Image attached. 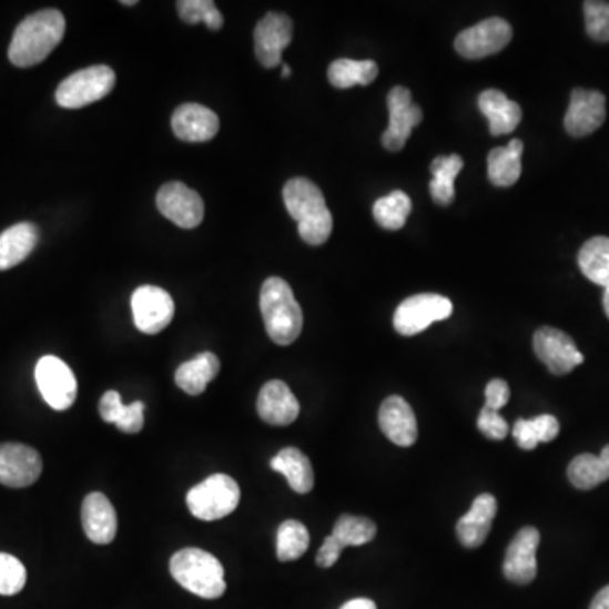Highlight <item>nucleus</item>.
<instances>
[{"instance_id": "f257e3e1", "label": "nucleus", "mask_w": 609, "mask_h": 609, "mask_svg": "<svg viewBox=\"0 0 609 609\" xmlns=\"http://www.w3.org/2000/svg\"><path fill=\"white\" fill-rule=\"evenodd\" d=\"M64 16L57 9H44L26 18L12 37L9 60L19 68L34 67L47 60L63 40Z\"/></svg>"}, {"instance_id": "f03ea898", "label": "nucleus", "mask_w": 609, "mask_h": 609, "mask_svg": "<svg viewBox=\"0 0 609 609\" xmlns=\"http://www.w3.org/2000/svg\"><path fill=\"white\" fill-rule=\"evenodd\" d=\"M283 200L290 215L298 224L302 240L311 246H321L331 237L334 219L325 203L324 193L307 179H293L283 189Z\"/></svg>"}, {"instance_id": "7ed1b4c3", "label": "nucleus", "mask_w": 609, "mask_h": 609, "mask_svg": "<svg viewBox=\"0 0 609 609\" xmlns=\"http://www.w3.org/2000/svg\"><path fill=\"white\" fill-rule=\"evenodd\" d=\"M261 314L267 335L278 346H290L302 334L303 314L285 280L271 276L261 288Z\"/></svg>"}, {"instance_id": "20e7f679", "label": "nucleus", "mask_w": 609, "mask_h": 609, "mask_svg": "<svg viewBox=\"0 0 609 609\" xmlns=\"http://www.w3.org/2000/svg\"><path fill=\"white\" fill-rule=\"evenodd\" d=\"M170 572L182 588L200 598L217 599L225 592L224 567L205 550H179L170 560Z\"/></svg>"}, {"instance_id": "39448f33", "label": "nucleus", "mask_w": 609, "mask_h": 609, "mask_svg": "<svg viewBox=\"0 0 609 609\" xmlns=\"http://www.w3.org/2000/svg\"><path fill=\"white\" fill-rule=\"evenodd\" d=\"M240 501V485L227 474H214L193 486L186 495L189 510L202 521L222 520L237 508Z\"/></svg>"}, {"instance_id": "423d86ee", "label": "nucleus", "mask_w": 609, "mask_h": 609, "mask_svg": "<svg viewBox=\"0 0 609 609\" xmlns=\"http://www.w3.org/2000/svg\"><path fill=\"white\" fill-rule=\"evenodd\" d=\"M114 85V70L108 64H95L64 79L54 97L60 108L82 109L108 97Z\"/></svg>"}, {"instance_id": "0eeeda50", "label": "nucleus", "mask_w": 609, "mask_h": 609, "mask_svg": "<svg viewBox=\"0 0 609 609\" xmlns=\"http://www.w3.org/2000/svg\"><path fill=\"white\" fill-rule=\"evenodd\" d=\"M453 302L447 296L420 293L399 303L393 325L398 334L412 337L430 327L434 322L446 321L453 315Z\"/></svg>"}, {"instance_id": "6e6552de", "label": "nucleus", "mask_w": 609, "mask_h": 609, "mask_svg": "<svg viewBox=\"0 0 609 609\" xmlns=\"http://www.w3.org/2000/svg\"><path fill=\"white\" fill-rule=\"evenodd\" d=\"M514 40V28L501 18H489L464 29L456 38V51L466 60H481L505 50Z\"/></svg>"}, {"instance_id": "1a4fd4ad", "label": "nucleus", "mask_w": 609, "mask_h": 609, "mask_svg": "<svg viewBox=\"0 0 609 609\" xmlns=\"http://www.w3.org/2000/svg\"><path fill=\"white\" fill-rule=\"evenodd\" d=\"M34 376H37L38 388H40L44 402L53 410H68L75 403L77 389H79L75 375L60 357H41L38 361Z\"/></svg>"}, {"instance_id": "9d476101", "label": "nucleus", "mask_w": 609, "mask_h": 609, "mask_svg": "<svg viewBox=\"0 0 609 609\" xmlns=\"http://www.w3.org/2000/svg\"><path fill=\"white\" fill-rule=\"evenodd\" d=\"M132 317L143 334H160L175 317V302L166 290L158 286H140L132 293Z\"/></svg>"}, {"instance_id": "9b49d317", "label": "nucleus", "mask_w": 609, "mask_h": 609, "mask_svg": "<svg viewBox=\"0 0 609 609\" xmlns=\"http://www.w3.org/2000/svg\"><path fill=\"white\" fill-rule=\"evenodd\" d=\"M534 349L538 359L556 376L569 375L574 367L585 363V356L566 332L540 327L534 335Z\"/></svg>"}, {"instance_id": "f8f14e48", "label": "nucleus", "mask_w": 609, "mask_h": 609, "mask_svg": "<svg viewBox=\"0 0 609 609\" xmlns=\"http://www.w3.org/2000/svg\"><path fill=\"white\" fill-rule=\"evenodd\" d=\"M156 205L168 221L182 229L199 227L205 215L202 196L182 182H170L161 186Z\"/></svg>"}, {"instance_id": "ddd939ff", "label": "nucleus", "mask_w": 609, "mask_h": 609, "mask_svg": "<svg viewBox=\"0 0 609 609\" xmlns=\"http://www.w3.org/2000/svg\"><path fill=\"white\" fill-rule=\"evenodd\" d=\"M389 124L383 132V146L388 151H402L415 125L420 124L424 112L412 100V92L405 87H395L388 93Z\"/></svg>"}, {"instance_id": "4468645a", "label": "nucleus", "mask_w": 609, "mask_h": 609, "mask_svg": "<svg viewBox=\"0 0 609 609\" xmlns=\"http://www.w3.org/2000/svg\"><path fill=\"white\" fill-rule=\"evenodd\" d=\"M43 460L40 453L24 444H0V485L28 488L40 479Z\"/></svg>"}, {"instance_id": "2eb2a0df", "label": "nucleus", "mask_w": 609, "mask_h": 609, "mask_svg": "<svg viewBox=\"0 0 609 609\" xmlns=\"http://www.w3.org/2000/svg\"><path fill=\"white\" fill-rule=\"evenodd\" d=\"M293 22L282 12H270L257 22L254 29V50L263 67L275 68L282 64L283 51L292 43Z\"/></svg>"}, {"instance_id": "dca6fc26", "label": "nucleus", "mask_w": 609, "mask_h": 609, "mask_svg": "<svg viewBox=\"0 0 609 609\" xmlns=\"http://www.w3.org/2000/svg\"><path fill=\"white\" fill-rule=\"evenodd\" d=\"M606 121V97L598 90L574 89L564 119L572 138H585L598 131Z\"/></svg>"}, {"instance_id": "f3484780", "label": "nucleus", "mask_w": 609, "mask_h": 609, "mask_svg": "<svg viewBox=\"0 0 609 609\" xmlns=\"http://www.w3.org/2000/svg\"><path fill=\"white\" fill-rule=\"evenodd\" d=\"M540 534L535 527H525L515 535L506 549L503 572L508 581L527 586L537 578V549Z\"/></svg>"}, {"instance_id": "a211bd4d", "label": "nucleus", "mask_w": 609, "mask_h": 609, "mask_svg": "<svg viewBox=\"0 0 609 609\" xmlns=\"http://www.w3.org/2000/svg\"><path fill=\"white\" fill-rule=\"evenodd\" d=\"M383 434L399 447H412L417 443L418 425L414 408L402 396H389L383 402L378 415Z\"/></svg>"}, {"instance_id": "6ab92c4d", "label": "nucleus", "mask_w": 609, "mask_h": 609, "mask_svg": "<svg viewBox=\"0 0 609 609\" xmlns=\"http://www.w3.org/2000/svg\"><path fill=\"white\" fill-rule=\"evenodd\" d=\"M257 414L261 420L273 427H286L298 418L300 403L286 383L273 379L261 388Z\"/></svg>"}, {"instance_id": "aec40b11", "label": "nucleus", "mask_w": 609, "mask_h": 609, "mask_svg": "<svg viewBox=\"0 0 609 609\" xmlns=\"http://www.w3.org/2000/svg\"><path fill=\"white\" fill-rule=\"evenodd\" d=\"M176 138L186 143H207L217 135L221 122L217 114L205 105L183 104L172 118Z\"/></svg>"}, {"instance_id": "412c9836", "label": "nucleus", "mask_w": 609, "mask_h": 609, "mask_svg": "<svg viewBox=\"0 0 609 609\" xmlns=\"http://www.w3.org/2000/svg\"><path fill=\"white\" fill-rule=\"evenodd\" d=\"M82 524L89 540L108 546L118 534V515L111 499L102 493H90L82 505Z\"/></svg>"}, {"instance_id": "4be33fe9", "label": "nucleus", "mask_w": 609, "mask_h": 609, "mask_svg": "<svg viewBox=\"0 0 609 609\" xmlns=\"http://www.w3.org/2000/svg\"><path fill=\"white\" fill-rule=\"evenodd\" d=\"M496 514H498V501L495 496L485 493L474 499L470 510L457 521V538L460 544L466 549L481 547L491 531Z\"/></svg>"}, {"instance_id": "5701e85b", "label": "nucleus", "mask_w": 609, "mask_h": 609, "mask_svg": "<svg viewBox=\"0 0 609 609\" xmlns=\"http://www.w3.org/2000/svg\"><path fill=\"white\" fill-rule=\"evenodd\" d=\"M479 111L489 121L493 135L510 134L521 122V108L499 90L489 89L479 95Z\"/></svg>"}, {"instance_id": "b1692460", "label": "nucleus", "mask_w": 609, "mask_h": 609, "mask_svg": "<svg viewBox=\"0 0 609 609\" xmlns=\"http://www.w3.org/2000/svg\"><path fill=\"white\" fill-rule=\"evenodd\" d=\"M40 231L31 222L12 225L0 234V271L11 270L34 251Z\"/></svg>"}, {"instance_id": "393cba45", "label": "nucleus", "mask_w": 609, "mask_h": 609, "mask_svg": "<svg viewBox=\"0 0 609 609\" xmlns=\"http://www.w3.org/2000/svg\"><path fill=\"white\" fill-rule=\"evenodd\" d=\"M271 469L283 474L290 488L298 495H307L314 489L315 476L312 463L296 447H286V449L280 450L271 460Z\"/></svg>"}, {"instance_id": "a878e982", "label": "nucleus", "mask_w": 609, "mask_h": 609, "mask_svg": "<svg viewBox=\"0 0 609 609\" xmlns=\"http://www.w3.org/2000/svg\"><path fill=\"white\" fill-rule=\"evenodd\" d=\"M143 402H134L132 405H124L121 395L114 389L104 393L100 398L99 412L102 420L114 424L115 427L125 434H140L144 427Z\"/></svg>"}, {"instance_id": "bb28decb", "label": "nucleus", "mask_w": 609, "mask_h": 609, "mask_svg": "<svg viewBox=\"0 0 609 609\" xmlns=\"http://www.w3.org/2000/svg\"><path fill=\"white\" fill-rule=\"evenodd\" d=\"M221 361L215 354L202 353L176 369L175 383L189 395H202L207 385L217 378Z\"/></svg>"}, {"instance_id": "cd10ccee", "label": "nucleus", "mask_w": 609, "mask_h": 609, "mask_svg": "<svg viewBox=\"0 0 609 609\" xmlns=\"http://www.w3.org/2000/svg\"><path fill=\"white\" fill-rule=\"evenodd\" d=\"M524 143L510 141L506 148H495L488 156V176L493 185L511 186L520 180Z\"/></svg>"}, {"instance_id": "c85d7f7f", "label": "nucleus", "mask_w": 609, "mask_h": 609, "mask_svg": "<svg viewBox=\"0 0 609 609\" xmlns=\"http://www.w3.org/2000/svg\"><path fill=\"white\" fill-rule=\"evenodd\" d=\"M569 481L574 488L588 489L596 488L601 483L609 479V444L602 449L599 456L592 454H581L572 459L567 469Z\"/></svg>"}, {"instance_id": "c756f323", "label": "nucleus", "mask_w": 609, "mask_h": 609, "mask_svg": "<svg viewBox=\"0 0 609 609\" xmlns=\"http://www.w3.org/2000/svg\"><path fill=\"white\" fill-rule=\"evenodd\" d=\"M464 168L463 158L459 154L438 156L432 161L430 172L434 175L430 182V195L435 203L447 207L456 199V176Z\"/></svg>"}, {"instance_id": "7c9ffc66", "label": "nucleus", "mask_w": 609, "mask_h": 609, "mask_svg": "<svg viewBox=\"0 0 609 609\" xmlns=\"http://www.w3.org/2000/svg\"><path fill=\"white\" fill-rule=\"evenodd\" d=\"M378 77V64L373 60H343L332 61L328 67V82L335 89H351L354 85H369Z\"/></svg>"}, {"instance_id": "2f4dec72", "label": "nucleus", "mask_w": 609, "mask_h": 609, "mask_svg": "<svg viewBox=\"0 0 609 609\" xmlns=\"http://www.w3.org/2000/svg\"><path fill=\"white\" fill-rule=\"evenodd\" d=\"M579 267L582 275L596 285L609 286V237L596 235L579 251Z\"/></svg>"}, {"instance_id": "473e14b6", "label": "nucleus", "mask_w": 609, "mask_h": 609, "mask_svg": "<svg viewBox=\"0 0 609 609\" xmlns=\"http://www.w3.org/2000/svg\"><path fill=\"white\" fill-rule=\"evenodd\" d=\"M559 430V420L554 415H540L534 420L521 418L511 428V434L520 449L534 450L540 443H552Z\"/></svg>"}, {"instance_id": "72a5a7b5", "label": "nucleus", "mask_w": 609, "mask_h": 609, "mask_svg": "<svg viewBox=\"0 0 609 609\" xmlns=\"http://www.w3.org/2000/svg\"><path fill=\"white\" fill-rule=\"evenodd\" d=\"M376 534L378 528L369 518L343 515L335 521L331 535L343 546V549H346V547L366 546L371 540H375Z\"/></svg>"}, {"instance_id": "f704fd0d", "label": "nucleus", "mask_w": 609, "mask_h": 609, "mask_svg": "<svg viewBox=\"0 0 609 609\" xmlns=\"http://www.w3.org/2000/svg\"><path fill=\"white\" fill-rule=\"evenodd\" d=\"M311 534L307 527L296 520L283 521L276 535V556L282 562H292L307 552Z\"/></svg>"}, {"instance_id": "c9c22d12", "label": "nucleus", "mask_w": 609, "mask_h": 609, "mask_svg": "<svg viewBox=\"0 0 609 609\" xmlns=\"http://www.w3.org/2000/svg\"><path fill=\"white\" fill-rule=\"evenodd\" d=\"M412 212L410 196L402 190H395L389 195L376 200L373 207L375 221L388 231H398L405 225L406 219Z\"/></svg>"}, {"instance_id": "e433bc0d", "label": "nucleus", "mask_w": 609, "mask_h": 609, "mask_svg": "<svg viewBox=\"0 0 609 609\" xmlns=\"http://www.w3.org/2000/svg\"><path fill=\"white\" fill-rule=\"evenodd\" d=\"M176 8H179L180 18L186 24L205 22L211 31H219L224 26V18L212 0H180Z\"/></svg>"}, {"instance_id": "4c0bfd02", "label": "nucleus", "mask_w": 609, "mask_h": 609, "mask_svg": "<svg viewBox=\"0 0 609 609\" xmlns=\"http://www.w3.org/2000/svg\"><path fill=\"white\" fill-rule=\"evenodd\" d=\"M28 581L24 564L11 554L0 552V596H14Z\"/></svg>"}, {"instance_id": "58836bf2", "label": "nucleus", "mask_w": 609, "mask_h": 609, "mask_svg": "<svg viewBox=\"0 0 609 609\" xmlns=\"http://www.w3.org/2000/svg\"><path fill=\"white\" fill-rule=\"evenodd\" d=\"M586 31L599 43L609 41V2L588 0L585 2Z\"/></svg>"}, {"instance_id": "ea45409f", "label": "nucleus", "mask_w": 609, "mask_h": 609, "mask_svg": "<svg viewBox=\"0 0 609 609\" xmlns=\"http://www.w3.org/2000/svg\"><path fill=\"white\" fill-rule=\"evenodd\" d=\"M478 428L485 437L491 440H503L510 434V425L506 424L505 418L498 412L489 410L483 406L481 414L478 418Z\"/></svg>"}, {"instance_id": "a19ab883", "label": "nucleus", "mask_w": 609, "mask_h": 609, "mask_svg": "<svg viewBox=\"0 0 609 609\" xmlns=\"http://www.w3.org/2000/svg\"><path fill=\"white\" fill-rule=\"evenodd\" d=\"M486 408L499 412L506 403L510 402V386L505 379H493L486 386Z\"/></svg>"}, {"instance_id": "79ce46f5", "label": "nucleus", "mask_w": 609, "mask_h": 609, "mask_svg": "<svg viewBox=\"0 0 609 609\" xmlns=\"http://www.w3.org/2000/svg\"><path fill=\"white\" fill-rule=\"evenodd\" d=\"M343 546L335 540L332 535L325 538L324 546L321 547L317 554V564L322 569H328L337 562L338 557L343 554Z\"/></svg>"}, {"instance_id": "37998d69", "label": "nucleus", "mask_w": 609, "mask_h": 609, "mask_svg": "<svg viewBox=\"0 0 609 609\" xmlns=\"http://www.w3.org/2000/svg\"><path fill=\"white\" fill-rule=\"evenodd\" d=\"M589 609H609V586L602 588L592 599L591 608Z\"/></svg>"}, {"instance_id": "c03bdc74", "label": "nucleus", "mask_w": 609, "mask_h": 609, "mask_svg": "<svg viewBox=\"0 0 609 609\" xmlns=\"http://www.w3.org/2000/svg\"><path fill=\"white\" fill-rule=\"evenodd\" d=\"M341 609H378L376 608L375 601L366 598L351 599L346 605Z\"/></svg>"}, {"instance_id": "a18cd8bd", "label": "nucleus", "mask_w": 609, "mask_h": 609, "mask_svg": "<svg viewBox=\"0 0 609 609\" xmlns=\"http://www.w3.org/2000/svg\"><path fill=\"white\" fill-rule=\"evenodd\" d=\"M602 305H605V312L609 318V286L606 288L605 296H602Z\"/></svg>"}, {"instance_id": "49530a36", "label": "nucleus", "mask_w": 609, "mask_h": 609, "mask_svg": "<svg viewBox=\"0 0 609 609\" xmlns=\"http://www.w3.org/2000/svg\"><path fill=\"white\" fill-rule=\"evenodd\" d=\"M290 75H292V68L288 64H283V79H290Z\"/></svg>"}, {"instance_id": "de8ad7c7", "label": "nucleus", "mask_w": 609, "mask_h": 609, "mask_svg": "<svg viewBox=\"0 0 609 609\" xmlns=\"http://www.w3.org/2000/svg\"><path fill=\"white\" fill-rule=\"evenodd\" d=\"M121 4L122 6H135V4H138V2H135V0H122Z\"/></svg>"}]
</instances>
